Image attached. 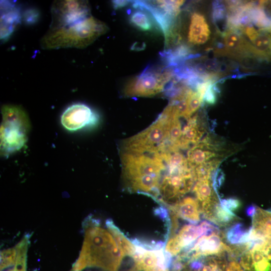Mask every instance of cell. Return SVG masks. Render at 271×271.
Returning a JSON list of instances; mask_svg holds the SVG:
<instances>
[{"label":"cell","instance_id":"6da1fadb","mask_svg":"<svg viewBox=\"0 0 271 271\" xmlns=\"http://www.w3.org/2000/svg\"><path fill=\"white\" fill-rule=\"evenodd\" d=\"M85 226L82 250L71 271H81L88 266L116 271L124 256L111 233L95 220L87 221Z\"/></svg>","mask_w":271,"mask_h":271},{"label":"cell","instance_id":"7a4b0ae2","mask_svg":"<svg viewBox=\"0 0 271 271\" xmlns=\"http://www.w3.org/2000/svg\"><path fill=\"white\" fill-rule=\"evenodd\" d=\"M108 30L107 26L91 15L69 25L50 27L42 37L44 49L66 48H83L94 42Z\"/></svg>","mask_w":271,"mask_h":271},{"label":"cell","instance_id":"3957f363","mask_svg":"<svg viewBox=\"0 0 271 271\" xmlns=\"http://www.w3.org/2000/svg\"><path fill=\"white\" fill-rule=\"evenodd\" d=\"M1 112V151L4 155H8L24 146L30 123L26 111L20 106L5 105L2 107Z\"/></svg>","mask_w":271,"mask_h":271},{"label":"cell","instance_id":"277c9868","mask_svg":"<svg viewBox=\"0 0 271 271\" xmlns=\"http://www.w3.org/2000/svg\"><path fill=\"white\" fill-rule=\"evenodd\" d=\"M168 119L162 113L150 126L125 140L123 151L134 154L159 153L160 146L167 138Z\"/></svg>","mask_w":271,"mask_h":271},{"label":"cell","instance_id":"5b68a950","mask_svg":"<svg viewBox=\"0 0 271 271\" xmlns=\"http://www.w3.org/2000/svg\"><path fill=\"white\" fill-rule=\"evenodd\" d=\"M174 70H159L148 67L127 83L123 89L126 97H152L163 91L175 76Z\"/></svg>","mask_w":271,"mask_h":271},{"label":"cell","instance_id":"8992f818","mask_svg":"<svg viewBox=\"0 0 271 271\" xmlns=\"http://www.w3.org/2000/svg\"><path fill=\"white\" fill-rule=\"evenodd\" d=\"M121 161L123 174L127 182L145 176H160L165 168L160 153L134 154L122 152Z\"/></svg>","mask_w":271,"mask_h":271},{"label":"cell","instance_id":"52a82bcc","mask_svg":"<svg viewBox=\"0 0 271 271\" xmlns=\"http://www.w3.org/2000/svg\"><path fill=\"white\" fill-rule=\"evenodd\" d=\"M52 23L50 27H60L80 21L90 16L88 3L84 1H58L51 9Z\"/></svg>","mask_w":271,"mask_h":271},{"label":"cell","instance_id":"ba28073f","mask_svg":"<svg viewBox=\"0 0 271 271\" xmlns=\"http://www.w3.org/2000/svg\"><path fill=\"white\" fill-rule=\"evenodd\" d=\"M195 181L193 170L191 168L169 172L160 185L159 193L165 201L177 203L191 190Z\"/></svg>","mask_w":271,"mask_h":271},{"label":"cell","instance_id":"9c48e42d","mask_svg":"<svg viewBox=\"0 0 271 271\" xmlns=\"http://www.w3.org/2000/svg\"><path fill=\"white\" fill-rule=\"evenodd\" d=\"M215 232H220L219 228L209 221L204 220L198 225H186L180 229L178 234L168 240L166 250L172 255H176L192 245L201 236Z\"/></svg>","mask_w":271,"mask_h":271},{"label":"cell","instance_id":"30bf717a","mask_svg":"<svg viewBox=\"0 0 271 271\" xmlns=\"http://www.w3.org/2000/svg\"><path fill=\"white\" fill-rule=\"evenodd\" d=\"M133 255L137 271H168L172 264V255L162 248L149 249L135 245Z\"/></svg>","mask_w":271,"mask_h":271},{"label":"cell","instance_id":"8fae6325","mask_svg":"<svg viewBox=\"0 0 271 271\" xmlns=\"http://www.w3.org/2000/svg\"><path fill=\"white\" fill-rule=\"evenodd\" d=\"M98 119L97 114L90 107L84 103H77L65 110L61 117V122L66 129L76 131L94 125Z\"/></svg>","mask_w":271,"mask_h":271},{"label":"cell","instance_id":"7c38bea8","mask_svg":"<svg viewBox=\"0 0 271 271\" xmlns=\"http://www.w3.org/2000/svg\"><path fill=\"white\" fill-rule=\"evenodd\" d=\"M220 147L212 142L209 137H206L191 148L187 153V161L192 169L212 160L220 159Z\"/></svg>","mask_w":271,"mask_h":271},{"label":"cell","instance_id":"4fadbf2b","mask_svg":"<svg viewBox=\"0 0 271 271\" xmlns=\"http://www.w3.org/2000/svg\"><path fill=\"white\" fill-rule=\"evenodd\" d=\"M1 40L7 41L22 21L21 7L14 1H1Z\"/></svg>","mask_w":271,"mask_h":271},{"label":"cell","instance_id":"5bb4252c","mask_svg":"<svg viewBox=\"0 0 271 271\" xmlns=\"http://www.w3.org/2000/svg\"><path fill=\"white\" fill-rule=\"evenodd\" d=\"M222 36L224 39V46L217 51L219 54L236 58L254 56L251 44L238 30L228 28Z\"/></svg>","mask_w":271,"mask_h":271},{"label":"cell","instance_id":"9a60e30c","mask_svg":"<svg viewBox=\"0 0 271 271\" xmlns=\"http://www.w3.org/2000/svg\"><path fill=\"white\" fill-rule=\"evenodd\" d=\"M210 31L204 17L198 13L191 17L188 33V42L193 45H201L208 40Z\"/></svg>","mask_w":271,"mask_h":271},{"label":"cell","instance_id":"2e32d148","mask_svg":"<svg viewBox=\"0 0 271 271\" xmlns=\"http://www.w3.org/2000/svg\"><path fill=\"white\" fill-rule=\"evenodd\" d=\"M171 212L177 216L197 224L200 221V205L197 199L187 197L171 206Z\"/></svg>","mask_w":271,"mask_h":271},{"label":"cell","instance_id":"e0dca14e","mask_svg":"<svg viewBox=\"0 0 271 271\" xmlns=\"http://www.w3.org/2000/svg\"><path fill=\"white\" fill-rule=\"evenodd\" d=\"M187 125L183 129L179 147L185 148L190 144L194 145L199 143L203 136L205 130L197 121L196 116L190 117Z\"/></svg>","mask_w":271,"mask_h":271},{"label":"cell","instance_id":"ac0fdd59","mask_svg":"<svg viewBox=\"0 0 271 271\" xmlns=\"http://www.w3.org/2000/svg\"><path fill=\"white\" fill-rule=\"evenodd\" d=\"M137 9L130 15L129 20L131 24L139 30L144 32H151L155 28V22L151 15L148 14L145 9L135 5Z\"/></svg>","mask_w":271,"mask_h":271},{"label":"cell","instance_id":"d6986e66","mask_svg":"<svg viewBox=\"0 0 271 271\" xmlns=\"http://www.w3.org/2000/svg\"><path fill=\"white\" fill-rule=\"evenodd\" d=\"M251 226L245 228L241 223H236L231 226L225 233L227 241L232 245H243L249 241Z\"/></svg>","mask_w":271,"mask_h":271},{"label":"cell","instance_id":"ffe728a7","mask_svg":"<svg viewBox=\"0 0 271 271\" xmlns=\"http://www.w3.org/2000/svg\"><path fill=\"white\" fill-rule=\"evenodd\" d=\"M159 181L160 176L148 175L134 179L128 182L130 188L134 191L158 194Z\"/></svg>","mask_w":271,"mask_h":271},{"label":"cell","instance_id":"44dd1931","mask_svg":"<svg viewBox=\"0 0 271 271\" xmlns=\"http://www.w3.org/2000/svg\"><path fill=\"white\" fill-rule=\"evenodd\" d=\"M106 226L114 238L124 256H133L136 251V246L131 243L122 232L114 224L112 220H107Z\"/></svg>","mask_w":271,"mask_h":271},{"label":"cell","instance_id":"7402d4cb","mask_svg":"<svg viewBox=\"0 0 271 271\" xmlns=\"http://www.w3.org/2000/svg\"><path fill=\"white\" fill-rule=\"evenodd\" d=\"M212 19L218 31L223 35L228 29V15L222 2L217 1L213 3Z\"/></svg>","mask_w":271,"mask_h":271},{"label":"cell","instance_id":"603a6c76","mask_svg":"<svg viewBox=\"0 0 271 271\" xmlns=\"http://www.w3.org/2000/svg\"><path fill=\"white\" fill-rule=\"evenodd\" d=\"M193 191L197 200L201 203L216 197L210 178L197 180L194 186Z\"/></svg>","mask_w":271,"mask_h":271},{"label":"cell","instance_id":"cb8c5ba5","mask_svg":"<svg viewBox=\"0 0 271 271\" xmlns=\"http://www.w3.org/2000/svg\"><path fill=\"white\" fill-rule=\"evenodd\" d=\"M29 244V237L26 236L16 246L17 250V255L15 263L8 268L7 271H26V254ZM2 269V270H3Z\"/></svg>","mask_w":271,"mask_h":271},{"label":"cell","instance_id":"d4e9b609","mask_svg":"<svg viewBox=\"0 0 271 271\" xmlns=\"http://www.w3.org/2000/svg\"><path fill=\"white\" fill-rule=\"evenodd\" d=\"M187 112L185 118L189 119L200 107L203 99L197 91L188 88L186 93Z\"/></svg>","mask_w":271,"mask_h":271},{"label":"cell","instance_id":"484cf974","mask_svg":"<svg viewBox=\"0 0 271 271\" xmlns=\"http://www.w3.org/2000/svg\"><path fill=\"white\" fill-rule=\"evenodd\" d=\"M40 14L35 8H29L22 13V21L27 25H33L37 23Z\"/></svg>","mask_w":271,"mask_h":271},{"label":"cell","instance_id":"4316f807","mask_svg":"<svg viewBox=\"0 0 271 271\" xmlns=\"http://www.w3.org/2000/svg\"><path fill=\"white\" fill-rule=\"evenodd\" d=\"M220 203L223 208L232 212L239 209L241 205L240 201L234 197L227 199H220Z\"/></svg>","mask_w":271,"mask_h":271},{"label":"cell","instance_id":"83f0119b","mask_svg":"<svg viewBox=\"0 0 271 271\" xmlns=\"http://www.w3.org/2000/svg\"><path fill=\"white\" fill-rule=\"evenodd\" d=\"M217 88L215 82L212 83L208 88L204 97V100L208 104H213L216 101Z\"/></svg>","mask_w":271,"mask_h":271},{"label":"cell","instance_id":"f1b7e54d","mask_svg":"<svg viewBox=\"0 0 271 271\" xmlns=\"http://www.w3.org/2000/svg\"><path fill=\"white\" fill-rule=\"evenodd\" d=\"M226 271H244L241 267L240 265L235 261H231Z\"/></svg>","mask_w":271,"mask_h":271},{"label":"cell","instance_id":"f546056e","mask_svg":"<svg viewBox=\"0 0 271 271\" xmlns=\"http://www.w3.org/2000/svg\"><path fill=\"white\" fill-rule=\"evenodd\" d=\"M256 207L255 205H250L246 208L245 213L247 216L253 217L256 211Z\"/></svg>","mask_w":271,"mask_h":271},{"label":"cell","instance_id":"4dcf8cb0","mask_svg":"<svg viewBox=\"0 0 271 271\" xmlns=\"http://www.w3.org/2000/svg\"><path fill=\"white\" fill-rule=\"evenodd\" d=\"M112 3L114 8L117 9L126 6L129 2L126 1H113Z\"/></svg>","mask_w":271,"mask_h":271},{"label":"cell","instance_id":"1f68e13d","mask_svg":"<svg viewBox=\"0 0 271 271\" xmlns=\"http://www.w3.org/2000/svg\"><path fill=\"white\" fill-rule=\"evenodd\" d=\"M127 271H137L136 270V269L134 267L133 268L131 269H130L129 270H127Z\"/></svg>","mask_w":271,"mask_h":271},{"label":"cell","instance_id":"d6a6232c","mask_svg":"<svg viewBox=\"0 0 271 271\" xmlns=\"http://www.w3.org/2000/svg\"><path fill=\"white\" fill-rule=\"evenodd\" d=\"M268 211L271 212V209L269 210H268Z\"/></svg>","mask_w":271,"mask_h":271}]
</instances>
